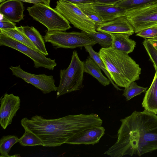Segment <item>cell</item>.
<instances>
[{"mask_svg": "<svg viewBox=\"0 0 157 157\" xmlns=\"http://www.w3.org/2000/svg\"><path fill=\"white\" fill-rule=\"evenodd\" d=\"M120 121L117 141L104 153L111 157L140 156L157 150V115L145 110L134 111Z\"/></svg>", "mask_w": 157, "mask_h": 157, "instance_id": "cell-1", "label": "cell"}, {"mask_svg": "<svg viewBox=\"0 0 157 157\" xmlns=\"http://www.w3.org/2000/svg\"><path fill=\"white\" fill-rule=\"evenodd\" d=\"M103 121L95 113L68 115L55 119H48L36 115L30 119L22 118L21 124L41 140L43 146L55 147L66 143L76 134L86 129L101 126Z\"/></svg>", "mask_w": 157, "mask_h": 157, "instance_id": "cell-2", "label": "cell"}, {"mask_svg": "<svg viewBox=\"0 0 157 157\" xmlns=\"http://www.w3.org/2000/svg\"><path fill=\"white\" fill-rule=\"evenodd\" d=\"M99 53L106 69L118 86L126 88L139 79L141 69L128 54L111 47L102 48Z\"/></svg>", "mask_w": 157, "mask_h": 157, "instance_id": "cell-3", "label": "cell"}, {"mask_svg": "<svg viewBox=\"0 0 157 157\" xmlns=\"http://www.w3.org/2000/svg\"><path fill=\"white\" fill-rule=\"evenodd\" d=\"M84 67L77 52L73 51L70 63L66 69H61L60 82L57 90L56 98L83 87Z\"/></svg>", "mask_w": 157, "mask_h": 157, "instance_id": "cell-4", "label": "cell"}, {"mask_svg": "<svg viewBox=\"0 0 157 157\" xmlns=\"http://www.w3.org/2000/svg\"><path fill=\"white\" fill-rule=\"evenodd\" d=\"M35 20L45 26L48 31H66L71 28L70 22L54 9L39 2L27 9Z\"/></svg>", "mask_w": 157, "mask_h": 157, "instance_id": "cell-5", "label": "cell"}, {"mask_svg": "<svg viewBox=\"0 0 157 157\" xmlns=\"http://www.w3.org/2000/svg\"><path fill=\"white\" fill-rule=\"evenodd\" d=\"M43 36L45 42L51 43L56 49L59 48L74 49L96 44L87 33L81 32L45 30Z\"/></svg>", "mask_w": 157, "mask_h": 157, "instance_id": "cell-6", "label": "cell"}, {"mask_svg": "<svg viewBox=\"0 0 157 157\" xmlns=\"http://www.w3.org/2000/svg\"><path fill=\"white\" fill-rule=\"evenodd\" d=\"M75 27L87 33L97 32V26L75 4L59 0L54 8Z\"/></svg>", "mask_w": 157, "mask_h": 157, "instance_id": "cell-7", "label": "cell"}, {"mask_svg": "<svg viewBox=\"0 0 157 157\" xmlns=\"http://www.w3.org/2000/svg\"><path fill=\"white\" fill-rule=\"evenodd\" d=\"M124 16L136 33L147 29L157 27V2L127 9Z\"/></svg>", "mask_w": 157, "mask_h": 157, "instance_id": "cell-8", "label": "cell"}, {"mask_svg": "<svg viewBox=\"0 0 157 157\" xmlns=\"http://www.w3.org/2000/svg\"><path fill=\"white\" fill-rule=\"evenodd\" d=\"M0 45L9 47L27 56L33 61L35 68L41 67L53 70L57 65L55 59L46 57L41 52L1 32Z\"/></svg>", "mask_w": 157, "mask_h": 157, "instance_id": "cell-9", "label": "cell"}, {"mask_svg": "<svg viewBox=\"0 0 157 157\" xmlns=\"http://www.w3.org/2000/svg\"><path fill=\"white\" fill-rule=\"evenodd\" d=\"M9 69L11 71L13 75L21 78L27 83L32 85L44 94L57 90V87L55 85V80L52 75H48L44 74L39 75L31 74L24 71L20 65L16 67L11 66Z\"/></svg>", "mask_w": 157, "mask_h": 157, "instance_id": "cell-10", "label": "cell"}, {"mask_svg": "<svg viewBox=\"0 0 157 157\" xmlns=\"http://www.w3.org/2000/svg\"><path fill=\"white\" fill-rule=\"evenodd\" d=\"M20 97L13 94L6 93L1 100L0 124L3 129L10 124L13 117L20 108Z\"/></svg>", "mask_w": 157, "mask_h": 157, "instance_id": "cell-11", "label": "cell"}, {"mask_svg": "<svg viewBox=\"0 0 157 157\" xmlns=\"http://www.w3.org/2000/svg\"><path fill=\"white\" fill-rule=\"evenodd\" d=\"M105 133V129L101 126L88 128L74 135L68 139L66 143L94 145L99 142Z\"/></svg>", "mask_w": 157, "mask_h": 157, "instance_id": "cell-12", "label": "cell"}, {"mask_svg": "<svg viewBox=\"0 0 157 157\" xmlns=\"http://www.w3.org/2000/svg\"><path fill=\"white\" fill-rule=\"evenodd\" d=\"M96 31L109 34L126 33L130 36L135 33L133 27L124 16L99 24Z\"/></svg>", "mask_w": 157, "mask_h": 157, "instance_id": "cell-13", "label": "cell"}, {"mask_svg": "<svg viewBox=\"0 0 157 157\" xmlns=\"http://www.w3.org/2000/svg\"><path fill=\"white\" fill-rule=\"evenodd\" d=\"M24 7L19 0H7L1 3L0 14L13 22H19L24 19Z\"/></svg>", "mask_w": 157, "mask_h": 157, "instance_id": "cell-14", "label": "cell"}, {"mask_svg": "<svg viewBox=\"0 0 157 157\" xmlns=\"http://www.w3.org/2000/svg\"><path fill=\"white\" fill-rule=\"evenodd\" d=\"M92 4L93 8L102 19L103 22L111 21L118 17L124 16L127 10L115 5L95 3Z\"/></svg>", "mask_w": 157, "mask_h": 157, "instance_id": "cell-15", "label": "cell"}, {"mask_svg": "<svg viewBox=\"0 0 157 157\" xmlns=\"http://www.w3.org/2000/svg\"><path fill=\"white\" fill-rule=\"evenodd\" d=\"M149 88L146 92L142 103L145 110L157 114V69Z\"/></svg>", "mask_w": 157, "mask_h": 157, "instance_id": "cell-16", "label": "cell"}, {"mask_svg": "<svg viewBox=\"0 0 157 157\" xmlns=\"http://www.w3.org/2000/svg\"><path fill=\"white\" fill-rule=\"evenodd\" d=\"M111 34L113 38L111 47L113 48L127 54L133 51L136 42L129 38V35L126 33Z\"/></svg>", "mask_w": 157, "mask_h": 157, "instance_id": "cell-17", "label": "cell"}, {"mask_svg": "<svg viewBox=\"0 0 157 157\" xmlns=\"http://www.w3.org/2000/svg\"><path fill=\"white\" fill-rule=\"evenodd\" d=\"M17 28L34 44L40 52L45 56L48 55L44 38L36 28L28 26H21Z\"/></svg>", "mask_w": 157, "mask_h": 157, "instance_id": "cell-18", "label": "cell"}, {"mask_svg": "<svg viewBox=\"0 0 157 157\" xmlns=\"http://www.w3.org/2000/svg\"><path fill=\"white\" fill-rule=\"evenodd\" d=\"M84 72L88 73L96 78L104 86L109 85L110 82L108 78L102 74L101 69L95 61L90 56L83 62Z\"/></svg>", "mask_w": 157, "mask_h": 157, "instance_id": "cell-19", "label": "cell"}, {"mask_svg": "<svg viewBox=\"0 0 157 157\" xmlns=\"http://www.w3.org/2000/svg\"><path fill=\"white\" fill-rule=\"evenodd\" d=\"M19 139L15 135H8L2 136L0 140V157H11L9 153L12 147L19 142Z\"/></svg>", "mask_w": 157, "mask_h": 157, "instance_id": "cell-20", "label": "cell"}, {"mask_svg": "<svg viewBox=\"0 0 157 157\" xmlns=\"http://www.w3.org/2000/svg\"><path fill=\"white\" fill-rule=\"evenodd\" d=\"M0 30L1 32L39 52L34 44L24 34L18 30L17 27L14 29Z\"/></svg>", "mask_w": 157, "mask_h": 157, "instance_id": "cell-21", "label": "cell"}, {"mask_svg": "<svg viewBox=\"0 0 157 157\" xmlns=\"http://www.w3.org/2000/svg\"><path fill=\"white\" fill-rule=\"evenodd\" d=\"M96 43L99 44L103 48L111 47L113 42V38L111 34L97 31L96 33H87Z\"/></svg>", "mask_w": 157, "mask_h": 157, "instance_id": "cell-22", "label": "cell"}, {"mask_svg": "<svg viewBox=\"0 0 157 157\" xmlns=\"http://www.w3.org/2000/svg\"><path fill=\"white\" fill-rule=\"evenodd\" d=\"M92 46V45H89L85 46L84 47L86 51L89 53L90 56L95 61L101 70L105 73L109 80L110 83L113 85L114 87L117 90H122L120 89L112 80L109 73L105 68L104 63L100 57L99 52H97L94 51Z\"/></svg>", "mask_w": 157, "mask_h": 157, "instance_id": "cell-23", "label": "cell"}, {"mask_svg": "<svg viewBox=\"0 0 157 157\" xmlns=\"http://www.w3.org/2000/svg\"><path fill=\"white\" fill-rule=\"evenodd\" d=\"M25 130V133L19 139V142L21 146H43L42 141L37 136L29 130Z\"/></svg>", "mask_w": 157, "mask_h": 157, "instance_id": "cell-24", "label": "cell"}, {"mask_svg": "<svg viewBox=\"0 0 157 157\" xmlns=\"http://www.w3.org/2000/svg\"><path fill=\"white\" fill-rule=\"evenodd\" d=\"M76 4L86 16L95 22L97 26L103 22L101 17L93 7L92 4Z\"/></svg>", "mask_w": 157, "mask_h": 157, "instance_id": "cell-25", "label": "cell"}, {"mask_svg": "<svg viewBox=\"0 0 157 157\" xmlns=\"http://www.w3.org/2000/svg\"><path fill=\"white\" fill-rule=\"evenodd\" d=\"M147 89V87L138 86L134 81L125 88L122 95L125 97L127 101H128L134 97L140 95L141 93L145 92Z\"/></svg>", "mask_w": 157, "mask_h": 157, "instance_id": "cell-26", "label": "cell"}, {"mask_svg": "<svg viewBox=\"0 0 157 157\" xmlns=\"http://www.w3.org/2000/svg\"><path fill=\"white\" fill-rule=\"evenodd\" d=\"M157 2V0H123L115 6L126 9H130Z\"/></svg>", "mask_w": 157, "mask_h": 157, "instance_id": "cell-27", "label": "cell"}, {"mask_svg": "<svg viewBox=\"0 0 157 157\" xmlns=\"http://www.w3.org/2000/svg\"><path fill=\"white\" fill-rule=\"evenodd\" d=\"M142 44L155 69H157V48L147 39H145Z\"/></svg>", "mask_w": 157, "mask_h": 157, "instance_id": "cell-28", "label": "cell"}, {"mask_svg": "<svg viewBox=\"0 0 157 157\" xmlns=\"http://www.w3.org/2000/svg\"><path fill=\"white\" fill-rule=\"evenodd\" d=\"M136 36L145 39L156 38L157 37V27L150 28L141 31L137 33Z\"/></svg>", "mask_w": 157, "mask_h": 157, "instance_id": "cell-29", "label": "cell"}, {"mask_svg": "<svg viewBox=\"0 0 157 157\" xmlns=\"http://www.w3.org/2000/svg\"><path fill=\"white\" fill-rule=\"evenodd\" d=\"M0 29L7 30L16 28L15 24L12 22L1 14Z\"/></svg>", "mask_w": 157, "mask_h": 157, "instance_id": "cell-30", "label": "cell"}, {"mask_svg": "<svg viewBox=\"0 0 157 157\" xmlns=\"http://www.w3.org/2000/svg\"><path fill=\"white\" fill-rule=\"evenodd\" d=\"M123 0H95V3L100 4L115 5L117 3Z\"/></svg>", "mask_w": 157, "mask_h": 157, "instance_id": "cell-31", "label": "cell"}, {"mask_svg": "<svg viewBox=\"0 0 157 157\" xmlns=\"http://www.w3.org/2000/svg\"><path fill=\"white\" fill-rule=\"evenodd\" d=\"M74 4H92L95 0H62Z\"/></svg>", "mask_w": 157, "mask_h": 157, "instance_id": "cell-32", "label": "cell"}, {"mask_svg": "<svg viewBox=\"0 0 157 157\" xmlns=\"http://www.w3.org/2000/svg\"><path fill=\"white\" fill-rule=\"evenodd\" d=\"M21 2L31 3L34 4L42 2L41 0H19Z\"/></svg>", "mask_w": 157, "mask_h": 157, "instance_id": "cell-33", "label": "cell"}, {"mask_svg": "<svg viewBox=\"0 0 157 157\" xmlns=\"http://www.w3.org/2000/svg\"><path fill=\"white\" fill-rule=\"evenodd\" d=\"M151 43L157 48V40L152 39H147Z\"/></svg>", "mask_w": 157, "mask_h": 157, "instance_id": "cell-34", "label": "cell"}, {"mask_svg": "<svg viewBox=\"0 0 157 157\" xmlns=\"http://www.w3.org/2000/svg\"><path fill=\"white\" fill-rule=\"evenodd\" d=\"M42 2L46 5L48 6H50V2L51 0H41Z\"/></svg>", "mask_w": 157, "mask_h": 157, "instance_id": "cell-35", "label": "cell"}, {"mask_svg": "<svg viewBox=\"0 0 157 157\" xmlns=\"http://www.w3.org/2000/svg\"><path fill=\"white\" fill-rule=\"evenodd\" d=\"M6 0H1V1H0V2L1 3V2H4Z\"/></svg>", "mask_w": 157, "mask_h": 157, "instance_id": "cell-36", "label": "cell"}, {"mask_svg": "<svg viewBox=\"0 0 157 157\" xmlns=\"http://www.w3.org/2000/svg\"><path fill=\"white\" fill-rule=\"evenodd\" d=\"M154 39H155L156 40H157V37L156 38H154Z\"/></svg>", "mask_w": 157, "mask_h": 157, "instance_id": "cell-37", "label": "cell"}, {"mask_svg": "<svg viewBox=\"0 0 157 157\" xmlns=\"http://www.w3.org/2000/svg\"><path fill=\"white\" fill-rule=\"evenodd\" d=\"M1 0H0V1H1Z\"/></svg>", "mask_w": 157, "mask_h": 157, "instance_id": "cell-38", "label": "cell"}]
</instances>
